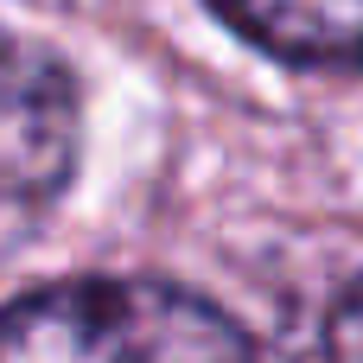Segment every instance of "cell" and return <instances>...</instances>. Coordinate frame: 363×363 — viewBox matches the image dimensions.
Returning <instances> with one entry per match:
<instances>
[{"instance_id":"277c9868","label":"cell","mask_w":363,"mask_h":363,"mask_svg":"<svg viewBox=\"0 0 363 363\" xmlns=\"http://www.w3.org/2000/svg\"><path fill=\"white\" fill-rule=\"evenodd\" d=\"M325 363H363V281L345 287V300L325 319Z\"/></svg>"},{"instance_id":"7a4b0ae2","label":"cell","mask_w":363,"mask_h":363,"mask_svg":"<svg viewBox=\"0 0 363 363\" xmlns=\"http://www.w3.org/2000/svg\"><path fill=\"white\" fill-rule=\"evenodd\" d=\"M77 166V83L70 70L19 38L0 32V255L38 230Z\"/></svg>"},{"instance_id":"3957f363","label":"cell","mask_w":363,"mask_h":363,"mask_svg":"<svg viewBox=\"0 0 363 363\" xmlns=\"http://www.w3.org/2000/svg\"><path fill=\"white\" fill-rule=\"evenodd\" d=\"M255 51L319 70H363V0H211Z\"/></svg>"},{"instance_id":"6da1fadb","label":"cell","mask_w":363,"mask_h":363,"mask_svg":"<svg viewBox=\"0 0 363 363\" xmlns=\"http://www.w3.org/2000/svg\"><path fill=\"white\" fill-rule=\"evenodd\" d=\"M0 363H255V345L166 281H57L0 306Z\"/></svg>"}]
</instances>
